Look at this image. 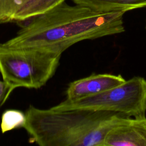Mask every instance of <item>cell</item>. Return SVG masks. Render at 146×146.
I'll return each mask as SVG.
<instances>
[{"label": "cell", "instance_id": "6da1fadb", "mask_svg": "<svg viewBox=\"0 0 146 146\" xmlns=\"http://www.w3.org/2000/svg\"><path fill=\"white\" fill-rule=\"evenodd\" d=\"M125 11H100L62 2L21 23L15 36L2 44L11 48H37L62 54L73 44L124 31Z\"/></svg>", "mask_w": 146, "mask_h": 146}, {"label": "cell", "instance_id": "7a4b0ae2", "mask_svg": "<svg viewBox=\"0 0 146 146\" xmlns=\"http://www.w3.org/2000/svg\"><path fill=\"white\" fill-rule=\"evenodd\" d=\"M23 128L40 146H104L108 132L128 116L84 109L54 110L30 105Z\"/></svg>", "mask_w": 146, "mask_h": 146}, {"label": "cell", "instance_id": "3957f363", "mask_svg": "<svg viewBox=\"0 0 146 146\" xmlns=\"http://www.w3.org/2000/svg\"><path fill=\"white\" fill-rule=\"evenodd\" d=\"M61 53L37 48H11L0 43V73L6 98L18 87L38 89L53 76Z\"/></svg>", "mask_w": 146, "mask_h": 146}, {"label": "cell", "instance_id": "277c9868", "mask_svg": "<svg viewBox=\"0 0 146 146\" xmlns=\"http://www.w3.org/2000/svg\"><path fill=\"white\" fill-rule=\"evenodd\" d=\"M62 111L84 109L106 111L131 117L145 115L146 80L135 76L102 92L76 100L66 99L51 108Z\"/></svg>", "mask_w": 146, "mask_h": 146}, {"label": "cell", "instance_id": "5b68a950", "mask_svg": "<svg viewBox=\"0 0 146 146\" xmlns=\"http://www.w3.org/2000/svg\"><path fill=\"white\" fill-rule=\"evenodd\" d=\"M66 0H0V23H21Z\"/></svg>", "mask_w": 146, "mask_h": 146}, {"label": "cell", "instance_id": "8992f818", "mask_svg": "<svg viewBox=\"0 0 146 146\" xmlns=\"http://www.w3.org/2000/svg\"><path fill=\"white\" fill-rule=\"evenodd\" d=\"M104 146H146V116L129 117L107 134Z\"/></svg>", "mask_w": 146, "mask_h": 146}, {"label": "cell", "instance_id": "52a82bcc", "mask_svg": "<svg viewBox=\"0 0 146 146\" xmlns=\"http://www.w3.org/2000/svg\"><path fill=\"white\" fill-rule=\"evenodd\" d=\"M125 81L120 75L92 74L71 82L66 92V99L76 100L90 96L119 85Z\"/></svg>", "mask_w": 146, "mask_h": 146}, {"label": "cell", "instance_id": "ba28073f", "mask_svg": "<svg viewBox=\"0 0 146 146\" xmlns=\"http://www.w3.org/2000/svg\"><path fill=\"white\" fill-rule=\"evenodd\" d=\"M75 4L90 7L100 11L126 12L146 7V0H72Z\"/></svg>", "mask_w": 146, "mask_h": 146}, {"label": "cell", "instance_id": "9c48e42d", "mask_svg": "<svg viewBox=\"0 0 146 146\" xmlns=\"http://www.w3.org/2000/svg\"><path fill=\"white\" fill-rule=\"evenodd\" d=\"M26 121V114L17 110L5 111L1 118V129L2 133L16 128H23Z\"/></svg>", "mask_w": 146, "mask_h": 146}, {"label": "cell", "instance_id": "30bf717a", "mask_svg": "<svg viewBox=\"0 0 146 146\" xmlns=\"http://www.w3.org/2000/svg\"><path fill=\"white\" fill-rule=\"evenodd\" d=\"M7 88L6 84L3 81L0 79V106H2L7 100L6 95Z\"/></svg>", "mask_w": 146, "mask_h": 146}, {"label": "cell", "instance_id": "8fae6325", "mask_svg": "<svg viewBox=\"0 0 146 146\" xmlns=\"http://www.w3.org/2000/svg\"><path fill=\"white\" fill-rule=\"evenodd\" d=\"M145 27H146V26H145Z\"/></svg>", "mask_w": 146, "mask_h": 146}]
</instances>
